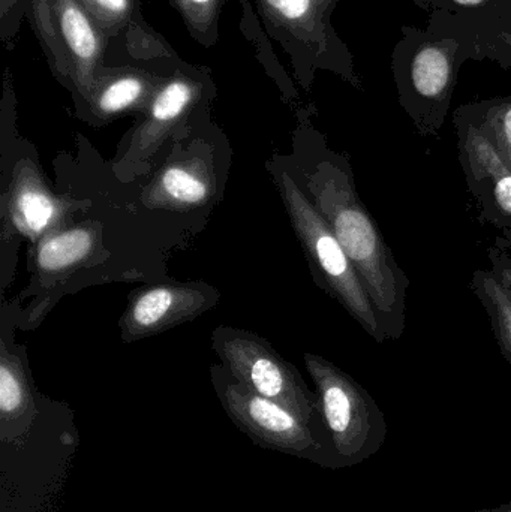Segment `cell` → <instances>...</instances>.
Instances as JSON below:
<instances>
[{"label":"cell","instance_id":"obj_21","mask_svg":"<svg viewBox=\"0 0 511 512\" xmlns=\"http://www.w3.org/2000/svg\"><path fill=\"white\" fill-rule=\"evenodd\" d=\"M26 18L35 30L56 80L72 92L71 65L54 21L50 0H27Z\"/></svg>","mask_w":511,"mask_h":512},{"label":"cell","instance_id":"obj_11","mask_svg":"<svg viewBox=\"0 0 511 512\" xmlns=\"http://www.w3.org/2000/svg\"><path fill=\"white\" fill-rule=\"evenodd\" d=\"M219 291L204 282H162L135 289L119 321L120 337L132 343L197 319L218 304Z\"/></svg>","mask_w":511,"mask_h":512},{"label":"cell","instance_id":"obj_10","mask_svg":"<svg viewBox=\"0 0 511 512\" xmlns=\"http://www.w3.org/2000/svg\"><path fill=\"white\" fill-rule=\"evenodd\" d=\"M453 126L458 137L459 162L480 218L500 233L511 248V170L501 161L473 120L456 108Z\"/></svg>","mask_w":511,"mask_h":512},{"label":"cell","instance_id":"obj_24","mask_svg":"<svg viewBox=\"0 0 511 512\" xmlns=\"http://www.w3.org/2000/svg\"><path fill=\"white\" fill-rule=\"evenodd\" d=\"M489 268L503 283L511 297V248L503 239L497 237L495 245L488 249Z\"/></svg>","mask_w":511,"mask_h":512},{"label":"cell","instance_id":"obj_3","mask_svg":"<svg viewBox=\"0 0 511 512\" xmlns=\"http://www.w3.org/2000/svg\"><path fill=\"white\" fill-rule=\"evenodd\" d=\"M339 0H255L267 36L281 45L303 90H311L318 72H332L365 92L356 60L336 32L332 17Z\"/></svg>","mask_w":511,"mask_h":512},{"label":"cell","instance_id":"obj_8","mask_svg":"<svg viewBox=\"0 0 511 512\" xmlns=\"http://www.w3.org/2000/svg\"><path fill=\"white\" fill-rule=\"evenodd\" d=\"M30 256L33 276L27 295H33V301L23 319L27 328H35L57 303L66 283L105 258L101 224L86 221L53 231L33 245Z\"/></svg>","mask_w":511,"mask_h":512},{"label":"cell","instance_id":"obj_6","mask_svg":"<svg viewBox=\"0 0 511 512\" xmlns=\"http://www.w3.org/2000/svg\"><path fill=\"white\" fill-rule=\"evenodd\" d=\"M303 358L339 468L362 465L386 442L389 427L383 411L363 385L332 361L312 352Z\"/></svg>","mask_w":511,"mask_h":512},{"label":"cell","instance_id":"obj_2","mask_svg":"<svg viewBox=\"0 0 511 512\" xmlns=\"http://www.w3.org/2000/svg\"><path fill=\"white\" fill-rule=\"evenodd\" d=\"M401 35L390 57L399 105L420 137L438 138L467 57L455 39L414 26H402Z\"/></svg>","mask_w":511,"mask_h":512},{"label":"cell","instance_id":"obj_13","mask_svg":"<svg viewBox=\"0 0 511 512\" xmlns=\"http://www.w3.org/2000/svg\"><path fill=\"white\" fill-rule=\"evenodd\" d=\"M426 30L461 44L468 62H492L511 71V0H491L468 11H434Z\"/></svg>","mask_w":511,"mask_h":512},{"label":"cell","instance_id":"obj_15","mask_svg":"<svg viewBox=\"0 0 511 512\" xmlns=\"http://www.w3.org/2000/svg\"><path fill=\"white\" fill-rule=\"evenodd\" d=\"M72 74V96L78 110L107 66L108 41L80 0H50Z\"/></svg>","mask_w":511,"mask_h":512},{"label":"cell","instance_id":"obj_9","mask_svg":"<svg viewBox=\"0 0 511 512\" xmlns=\"http://www.w3.org/2000/svg\"><path fill=\"white\" fill-rule=\"evenodd\" d=\"M215 92L209 69L198 68L182 60L144 111L143 119L132 131L128 149L119 165L134 167L146 162L158 152L168 137L188 122L192 113L215 96Z\"/></svg>","mask_w":511,"mask_h":512},{"label":"cell","instance_id":"obj_25","mask_svg":"<svg viewBox=\"0 0 511 512\" xmlns=\"http://www.w3.org/2000/svg\"><path fill=\"white\" fill-rule=\"evenodd\" d=\"M413 2L414 5L419 6L420 9L429 12V14L434 11H447L455 14V12L479 8V6L489 3L491 0H413Z\"/></svg>","mask_w":511,"mask_h":512},{"label":"cell","instance_id":"obj_5","mask_svg":"<svg viewBox=\"0 0 511 512\" xmlns=\"http://www.w3.org/2000/svg\"><path fill=\"white\" fill-rule=\"evenodd\" d=\"M210 373L225 414L255 445L320 468L341 469L329 433L315 429L285 406L248 390L224 366H213Z\"/></svg>","mask_w":511,"mask_h":512},{"label":"cell","instance_id":"obj_26","mask_svg":"<svg viewBox=\"0 0 511 512\" xmlns=\"http://www.w3.org/2000/svg\"><path fill=\"white\" fill-rule=\"evenodd\" d=\"M474 512H511V504H504L497 508H488V510H479Z\"/></svg>","mask_w":511,"mask_h":512},{"label":"cell","instance_id":"obj_22","mask_svg":"<svg viewBox=\"0 0 511 512\" xmlns=\"http://www.w3.org/2000/svg\"><path fill=\"white\" fill-rule=\"evenodd\" d=\"M230 0H170L189 36L203 47L218 42L222 11Z\"/></svg>","mask_w":511,"mask_h":512},{"label":"cell","instance_id":"obj_23","mask_svg":"<svg viewBox=\"0 0 511 512\" xmlns=\"http://www.w3.org/2000/svg\"><path fill=\"white\" fill-rule=\"evenodd\" d=\"M26 8L27 0H0V39L6 50L14 47Z\"/></svg>","mask_w":511,"mask_h":512},{"label":"cell","instance_id":"obj_1","mask_svg":"<svg viewBox=\"0 0 511 512\" xmlns=\"http://www.w3.org/2000/svg\"><path fill=\"white\" fill-rule=\"evenodd\" d=\"M318 147L314 162L305 171V192L368 289L384 336L399 340L405 331L410 279L360 198L350 161L324 143Z\"/></svg>","mask_w":511,"mask_h":512},{"label":"cell","instance_id":"obj_12","mask_svg":"<svg viewBox=\"0 0 511 512\" xmlns=\"http://www.w3.org/2000/svg\"><path fill=\"white\" fill-rule=\"evenodd\" d=\"M74 213V203L54 194L42 171L29 159H21L3 198V242L23 237L35 245L47 234L69 227Z\"/></svg>","mask_w":511,"mask_h":512},{"label":"cell","instance_id":"obj_18","mask_svg":"<svg viewBox=\"0 0 511 512\" xmlns=\"http://www.w3.org/2000/svg\"><path fill=\"white\" fill-rule=\"evenodd\" d=\"M80 3L108 41L123 39L132 54L140 51L150 59H173L177 56L144 20L140 0H80Z\"/></svg>","mask_w":511,"mask_h":512},{"label":"cell","instance_id":"obj_7","mask_svg":"<svg viewBox=\"0 0 511 512\" xmlns=\"http://www.w3.org/2000/svg\"><path fill=\"white\" fill-rule=\"evenodd\" d=\"M212 345L222 366L237 382L258 396L290 409L315 429L329 433L317 393L266 339L251 331L221 325L213 331Z\"/></svg>","mask_w":511,"mask_h":512},{"label":"cell","instance_id":"obj_16","mask_svg":"<svg viewBox=\"0 0 511 512\" xmlns=\"http://www.w3.org/2000/svg\"><path fill=\"white\" fill-rule=\"evenodd\" d=\"M215 189L212 162L201 156H180L159 168L141 201L150 210L191 212L207 206L215 197Z\"/></svg>","mask_w":511,"mask_h":512},{"label":"cell","instance_id":"obj_4","mask_svg":"<svg viewBox=\"0 0 511 512\" xmlns=\"http://www.w3.org/2000/svg\"><path fill=\"white\" fill-rule=\"evenodd\" d=\"M278 188L315 282L332 295L375 342H386L380 316L368 289L305 189L287 171L279 174Z\"/></svg>","mask_w":511,"mask_h":512},{"label":"cell","instance_id":"obj_20","mask_svg":"<svg viewBox=\"0 0 511 512\" xmlns=\"http://www.w3.org/2000/svg\"><path fill=\"white\" fill-rule=\"evenodd\" d=\"M511 170V95L461 105Z\"/></svg>","mask_w":511,"mask_h":512},{"label":"cell","instance_id":"obj_19","mask_svg":"<svg viewBox=\"0 0 511 512\" xmlns=\"http://www.w3.org/2000/svg\"><path fill=\"white\" fill-rule=\"evenodd\" d=\"M471 289L491 321L492 333L511 367V297L491 268H480L471 277Z\"/></svg>","mask_w":511,"mask_h":512},{"label":"cell","instance_id":"obj_17","mask_svg":"<svg viewBox=\"0 0 511 512\" xmlns=\"http://www.w3.org/2000/svg\"><path fill=\"white\" fill-rule=\"evenodd\" d=\"M24 352L5 339L0 343V441L3 444L21 441L38 414Z\"/></svg>","mask_w":511,"mask_h":512},{"label":"cell","instance_id":"obj_14","mask_svg":"<svg viewBox=\"0 0 511 512\" xmlns=\"http://www.w3.org/2000/svg\"><path fill=\"white\" fill-rule=\"evenodd\" d=\"M173 69L164 71L131 63L104 66L89 98L78 110L81 119L92 126H102L125 114H143Z\"/></svg>","mask_w":511,"mask_h":512}]
</instances>
